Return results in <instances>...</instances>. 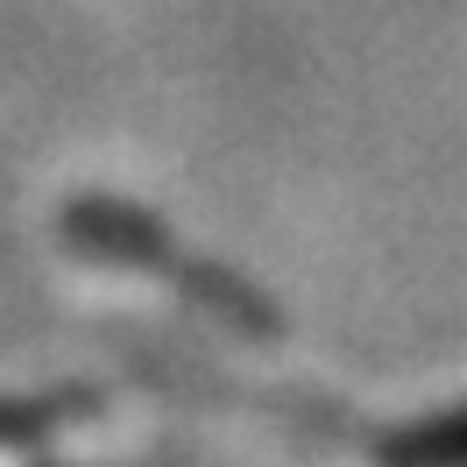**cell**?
Masks as SVG:
<instances>
[{
	"instance_id": "cell-1",
	"label": "cell",
	"mask_w": 467,
	"mask_h": 467,
	"mask_svg": "<svg viewBox=\"0 0 467 467\" xmlns=\"http://www.w3.org/2000/svg\"><path fill=\"white\" fill-rule=\"evenodd\" d=\"M382 467H467V410L397 432L382 446Z\"/></svg>"
}]
</instances>
